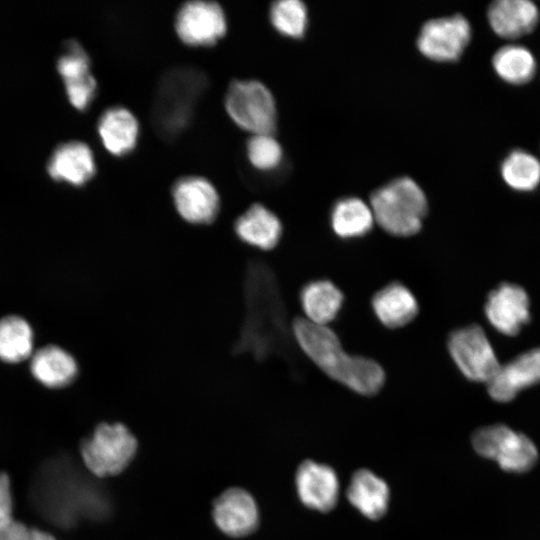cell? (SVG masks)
Returning <instances> with one entry per match:
<instances>
[{
  "label": "cell",
  "instance_id": "1",
  "mask_svg": "<svg viewBox=\"0 0 540 540\" xmlns=\"http://www.w3.org/2000/svg\"><path fill=\"white\" fill-rule=\"evenodd\" d=\"M30 497L39 514L62 528L73 526L84 516L98 517L106 506L101 495L64 457L50 460L41 467Z\"/></svg>",
  "mask_w": 540,
  "mask_h": 540
},
{
  "label": "cell",
  "instance_id": "2",
  "mask_svg": "<svg viewBox=\"0 0 540 540\" xmlns=\"http://www.w3.org/2000/svg\"><path fill=\"white\" fill-rule=\"evenodd\" d=\"M291 329L302 352L331 379L365 396L374 395L382 388L385 373L381 365L373 359L347 353L328 326L298 318Z\"/></svg>",
  "mask_w": 540,
  "mask_h": 540
},
{
  "label": "cell",
  "instance_id": "3",
  "mask_svg": "<svg viewBox=\"0 0 540 540\" xmlns=\"http://www.w3.org/2000/svg\"><path fill=\"white\" fill-rule=\"evenodd\" d=\"M272 274L256 266L249 275L247 296L249 315L241 345L264 355L286 336L281 302Z\"/></svg>",
  "mask_w": 540,
  "mask_h": 540
},
{
  "label": "cell",
  "instance_id": "4",
  "mask_svg": "<svg viewBox=\"0 0 540 540\" xmlns=\"http://www.w3.org/2000/svg\"><path fill=\"white\" fill-rule=\"evenodd\" d=\"M370 207L375 222L387 233L408 237L418 233L427 214V198L409 177L392 180L374 191Z\"/></svg>",
  "mask_w": 540,
  "mask_h": 540
},
{
  "label": "cell",
  "instance_id": "5",
  "mask_svg": "<svg viewBox=\"0 0 540 540\" xmlns=\"http://www.w3.org/2000/svg\"><path fill=\"white\" fill-rule=\"evenodd\" d=\"M136 448V439L126 426L102 423L81 443L80 452L89 472L97 477H109L127 467Z\"/></svg>",
  "mask_w": 540,
  "mask_h": 540
},
{
  "label": "cell",
  "instance_id": "6",
  "mask_svg": "<svg viewBox=\"0 0 540 540\" xmlns=\"http://www.w3.org/2000/svg\"><path fill=\"white\" fill-rule=\"evenodd\" d=\"M230 118L243 130L254 134H273L277 110L270 90L257 80H234L225 94Z\"/></svg>",
  "mask_w": 540,
  "mask_h": 540
},
{
  "label": "cell",
  "instance_id": "7",
  "mask_svg": "<svg viewBox=\"0 0 540 540\" xmlns=\"http://www.w3.org/2000/svg\"><path fill=\"white\" fill-rule=\"evenodd\" d=\"M472 446L480 456L494 460L507 472H527L538 459L537 447L532 440L503 424L476 430L472 435Z\"/></svg>",
  "mask_w": 540,
  "mask_h": 540
},
{
  "label": "cell",
  "instance_id": "8",
  "mask_svg": "<svg viewBox=\"0 0 540 540\" xmlns=\"http://www.w3.org/2000/svg\"><path fill=\"white\" fill-rule=\"evenodd\" d=\"M447 348L456 367L470 381L487 383L500 366L486 333L478 325L454 330Z\"/></svg>",
  "mask_w": 540,
  "mask_h": 540
},
{
  "label": "cell",
  "instance_id": "9",
  "mask_svg": "<svg viewBox=\"0 0 540 540\" xmlns=\"http://www.w3.org/2000/svg\"><path fill=\"white\" fill-rule=\"evenodd\" d=\"M471 26L462 15L427 21L417 37L422 55L437 62L458 60L471 40Z\"/></svg>",
  "mask_w": 540,
  "mask_h": 540
},
{
  "label": "cell",
  "instance_id": "10",
  "mask_svg": "<svg viewBox=\"0 0 540 540\" xmlns=\"http://www.w3.org/2000/svg\"><path fill=\"white\" fill-rule=\"evenodd\" d=\"M175 30L186 45L211 46L225 35L227 21L218 3L188 1L176 13Z\"/></svg>",
  "mask_w": 540,
  "mask_h": 540
},
{
  "label": "cell",
  "instance_id": "11",
  "mask_svg": "<svg viewBox=\"0 0 540 540\" xmlns=\"http://www.w3.org/2000/svg\"><path fill=\"white\" fill-rule=\"evenodd\" d=\"M484 313L494 329L514 336L530 320L528 294L517 284L502 283L487 296Z\"/></svg>",
  "mask_w": 540,
  "mask_h": 540
},
{
  "label": "cell",
  "instance_id": "12",
  "mask_svg": "<svg viewBox=\"0 0 540 540\" xmlns=\"http://www.w3.org/2000/svg\"><path fill=\"white\" fill-rule=\"evenodd\" d=\"M177 213L191 224H209L216 218L220 198L213 184L201 176H185L172 187Z\"/></svg>",
  "mask_w": 540,
  "mask_h": 540
},
{
  "label": "cell",
  "instance_id": "13",
  "mask_svg": "<svg viewBox=\"0 0 540 540\" xmlns=\"http://www.w3.org/2000/svg\"><path fill=\"white\" fill-rule=\"evenodd\" d=\"M538 383H540V348H535L500 365L487 382V388L493 400L508 402L522 390Z\"/></svg>",
  "mask_w": 540,
  "mask_h": 540
},
{
  "label": "cell",
  "instance_id": "14",
  "mask_svg": "<svg viewBox=\"0 0 540 540\" xmlns=\"http://www.w3.org/2000/svg\"><path fill=\"white\" fill-rule=\"evenodd\" d=\"M296 488L301 502L316 511L328 512L337 504L339 480L328 465L304 461L296 472Z\"/></svg>",
  "mask_w": 540,
  "mask_h": 540
},
{
  "label": "cell",
  "instance_id": "15",
  "mask_svg": "<svg viewBox=\"0 0 540 540\" xmlns=\"http://www.w3.org/2000/svg\"><path fill=\"white\" fill-rule=\"evenodd\" d=\"M70 103L84 110L96 95L97 83L90 72V59L85 50L74 40L66 44L64 54L57 61Z\"/></svg>",
  "mask_w": 540,
  "mask_h": 540
},
{
  "label": "cell",
  "instance_id": "16",
  "mask_svg": "<svg viewBox=\"0 0 540 540\" xmlns=\"http://www.w3.org/2000/svg\"><path fill=\"white\" fill-rule=\"evenodd\" d=\"M213 518L220 530L234 537L251 533L258 523V509L252 496L241 488L223 492L213 506Z\"/></svg>",
  "mask_w": 540,
  "mask_h": 540
},
{
  "label": "cell",
  "instance_id": "17",
  "mask_svg": "<svg viewBox=\"0 0 540 540\" xmlns=\"http://www.w3.org/2000/svg\"><path fill=\"white\" fill-rule=\"evenodd\" d=\"M491 29L505 39H517L528 35L537 26L540 13L528 0H498L487 12Z\"/></svg>",
  "mask_w": 540,
  "mask_h": 540
},
{
  "label": "cell",
  "instance_id": "18",
  "mask_svg": "<svg viewBox=\"0 0 540 540\" xmlns=\"http://www.w3.org/2000/svg\"><path fill=\"white\" fill-rule=\"evenodd\" d=\"M47 170L57 181L83 185L95 174L96 165L90 147L80 141L59 145L50 157Z\"/></svg>",
  "mask_w": 540,
  "mask_h": 540
},
{
  "label": "cell",
  "instance_id": "19",
  "mask_svg": "<svg viewBox=\"0 0 540 540\" xmlns=\"http://www.w3.org/2000/svg\"><path fill=\"white\" fill-rule=\"evenodd\" d=\"M371 306L380 323L391 329L407 325L419 311L416 297L400 282L389 283L377 291Z\"/></svg>",
  "mask_w": 540,
  "mask_h": 540
},
{
  "label": "cell",
  "instance_id": "20",
  "mask_svg": "<svg viewBox=\"0 0 540 540\" xmlns=\"http://www.w3.org/2000/svg\"><path fill=\"white\" fill-rule=\"evenodd\" d=\"M234 229L241 241L264 251L273 249L282 234V224L277 215L258 203L238 217Z\"/></svg>",
  "mask_w": 540,
  "mask_h": 540
},
{
  "label": "cell",
  "instance_id": "21",
  "mask_svg": "<svg viewBox=\"0 0 540 540\" xmlns=\"http://www.w3.org/2000/svg\"><path fill=\"white\" fill-rule=\"evenodd\" d=\"M347 498L366 518L377 520L387 511L390 492L382 478L368 469H360L351 477Z\"/></svg>",
  "mask_w": 540,
  "mask_h": 540
},
{
  "label": "cell",
  "instance_id": "22",
  "mask_svg": "<svg viewBox=\"0 0 540 540\" xmlns=\"http://www.w3.org/2000/svg\"><path fill=\"white\" fill-rule=\"evenodd\" d=\"M97 129L104 147L115 156L128 154L137 144L138 120L127 108L115 106L105 110Z\"/></svg>",
  "mask_w": 540,
  "mask_h": 540
},
{
  "label": "cell",
  "instance_id": "23",
  "mask_svg": "<svg viewBox=\"0 0 540 540\" xmlns=\"http://www.w3.org/2000/svg\"><path fill=\"white\" fill-rule=\"evenodd\" d=\"M343 303L342 291L327 279L307 283L300 293L304 319L319 326H328L339 314Z\"/></svg>",
  "mask_w": 540,
  "mask_h": 540
},
{
  "label": "cell",
  "instance_id": "24",
  "mask_svg": "<svg viewBox=\"0 0 540 540\" xmlns=\"http://www.w3.org/2000/svg\"><path fill=\"white\" fill-rule=\"evenodd\" d=\"M30 370L41 384L59 388L74 380L78 366L73 356L63 348L46 345L32 353Z\"/></svg>",
  "mask_w": 540,
  "mask_h": 540
},
{
  "label": "cell",
  "instance_id": "25",
  "mask_svg": "<svg viewBox=\"0 0 540 540\" xmlns=\"http://www.w3.org/2000/svg\"><path fill=\"white\" fill-rule=\"evenodd\" d=\"M369 204L357 197L338 200L330 214L331 228L341 239H355L369 233L374 225Z\"/></svg>",
  "mask_w": 540,
  "mask_h": 540
},
{
  "label": "cell",
  "instance_id": "26",
  "mask_svg": "<svg viewBox=\"0 0 540 540\" xmlns=\"http://www.w3.org/2000/svg\"><path fill=\"white\" fill-rule=\"evenodd\" d=\"M492 66L500 79L511 85H524L536 72V60L532 52L518 44L499 48L492 57Z\"/></svg>",
  "mask_w": 540,
  "mask_h": 540
},
{
  "label": "cell",
  "instance_id": "27",
  "mask_svg": "<svg viewBox=\"0 0 540 540\" xmlns=\"http://www.w3.org/2000/svg\"><path fill=\"white\" fill-rule=\"evenodd\" d=\"M33 331L29 323L17 315L0 319V359L17 363L31 357Z\"/></svg>",
  "mask_w": 540,
  "mask_h": 540
},
{
  "label": "cell",
  "instance_id": "28",
  "mask_svg": "<svg viewBox=\"0 0 540 540\" xmlns=\"http://www.w3.org/2000/svg\"><path fill=\"white\" fill-rule=\"evenodd\" d=\"M500 173L513 190L530 192L540 185V161L522 149L511 151L502 161Z\"/></svg>",
  "mask_w": 540,
  "mask_h": 540
},
{
  "label": "cell",
  "instance_id": "29",
  "mask_svg": "<svg viewBox=\"0 0 540 540\" xmlns=\"http://www.w3.org/2000/svg\"><path fill=\"white\" fill-rule=\"evenodd\" d=\"M270 21L282 35L291 38L303 37L308 14L305 4L299 0H279L270 7Z\"/></svg>",
  "mask_w": 540,
  "mask_h": 540
},
{
  "label": "cell",
  "instance_id": "30",
  "mask_svg": "<svg viewBox=\"0 0 540 540\" xmlns=\"http://www.w3.org/2000/svg\"><path fill=\"white\" fill-rule=\"evenodd\" d=\"M247 156L260 171H270L280 164L283 151L272 134H254L247 141Z\"/></svg>",
  "mask_w": 540,
  "mask_h": 540
},
{
  "label": "cell",
  "instance_id": "31",
  "mask_svg": "<svg viewBox=\"0 0 540 540\" xmlns=\"http://www.w3.org/2000/svg\"><path fill=\"white\" fill-rule=\"evenodd\" d=\"M0 540H56L48 532L37 528H31L25 524L13 520L8 526L0 531Z\"/></svg>",
  "mask_w": 540,
  "mask_h": 540
},
{
  "label": "cell",
  "instance_id": "32",
  "mask_svg": "<svg viewBox=\"0 0 540 540\" xmlns=\"http://www.w3.org/2000/svg\"><path fill=\"white\" fill-rule=\"evenodd\" d=\"M12 512L13 499L10 480L7 474L0 472V531L14 520Z\"/></svg>",
  "mask_w": 540,
  "mask_h": 540
}]
</instances>
